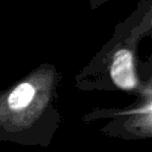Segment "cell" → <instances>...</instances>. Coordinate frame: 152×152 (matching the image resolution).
<instances>
[{"label": "cell", "instance_id": "1", "mask_svg": "<svg viewBox=\"0 0 152 152\" xmlns=\"http://www.w3.org/2000/svg\"><path fill=\"white\" fill-rule=\"evenodd\" d=\"M43 74L33 72L0 91V142L26 144L40 109Z\"/></svg>", "mask_w": 152, "mask_h": 152}, {"label": "cell", "instance_id": "2", "mask_svg": "<svg viewBox=\"0 0 152 152\" xmlns=\"http://www.w3.org/2000/svg\"><path fill=\"white\" fill-rule=\"evenodd\" d=\"M110 76L114 83L121 89H132L137 86L131 51L122 49L115 53L110 68Z\"/></svg>", "mask_w": 152, "mask_h": 152}]
</instances>
